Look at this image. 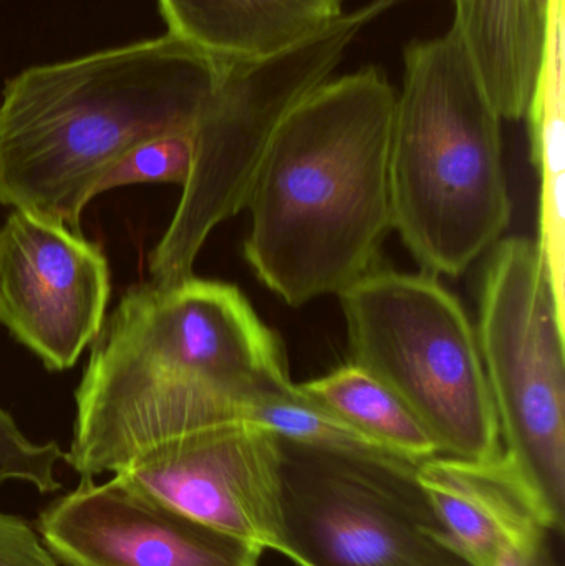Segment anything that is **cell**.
I'll return each instance as SVG.
<instances>
[{
	"label": "cell",
	"instance_id": "1",
	"mask_svg": "<svg viewBox=\"0 0 565 566\" xmlns=\"http://www.w3.org/2000/svg\"><path fill=\"white\" fill-rule=\"evenodd\" d=\"M274 333L231 283L195 277L129 286L92 343L63 461L82 479L115 474L153 448L287 395Z\"/></svg>",
	"mask_w": 565,
	"mask_h": 566
},
{
	"label": "cell",
	"instance_id": "2",
	"mask_svg": "<svg viewBox=\"0 0 565 566\" xmlns=\"http://www.w3.org/2000/svg\"><path fill=\"white\" fill-rule=\"evenodd\" d=\"M397 88L378 65L332 76L275 129L245 209L244 258L282 302L338 295L374 271L391 228Z\"/></svg>",
	"mask_w": 565,
	"mask_h": 566
},
{
	"label": "cell",
	"instance_id": "3",
	"mask_svg": "<svg viewBox=\"0 0 565 566\" xmlns=\"http://www.w3.org/2000/svg\"><path fill=\"white\" fill-rule=\"evenodd\" d=\"M224 69L166 32L17 73L0 99V208L80 231L129 149L195 132Z\"/></svg>",
	"mask_w": 565,
	"mask_h": 566
},
{
	"label": "cell",
	"instance_id": "4",
	"mask_svg": "<svg viewBox=\"0 0 565 566\" xmlns=\"http://www.w3.org/2000/svg\"><path fill=\"white\" fill-rule=\"evenodd\" d=\"M390 196L391 228L431 275L460 277L510 228L503 118L453 29L405 46Z\"/></svg>",
	"mask_w": 565,
	"mask_h": 566
},
{
	"label": "cell",
	"instance_id": "5",
	"mask_svg": "<svg viewBox=\"0 0 565 566\" xmlns=\"http://www.w3.org/2000/svg\"><path fill=\"white\" fill-rule=\"evenodd\" d=\"M352 363L387 386L438 455L488 461L503 452L477 329L435 275L372 271L338 293Z\"/></svg>",
	"mask_w": 565,
	"mask_h": 566
},
{
	"label": "cell",
	"instance_id": "6",
	"mask_svg": "<svg viewBox=\"0 0 565 566\" xmlns=\"http://www.w3.org/2000/svg\"><path fill=\"white\" fill-rule=\"evenodd\" d=\"M405 0H368L299 45L226 66L192 139L195 161L178 209L148 259L153 281L192 275L206 239L248 205L262 156L289 112L335 75L358 36Z\"/></svg>",
	"mask_w": 565,
	"mask_h": 566
},
{
	"label": "cell",
	"instance_id": "7",
	"mask_svg": "<svg viewBox=\"0 0 565 566\" xmlns=\"http://www.w3.org/2000/svg\"><path fill=\"white\" fill-rule=\"evenodd\" d=\"M501 448L541 521L565 517V313L540 245L508 238L491 252L477 329Z\"/></svg>",
	"mask_w": 565,
	"mask_h": 566
},
{
	"label": "cell",
	"instance_id": "8",
	"mask_svg": "<svg viewBox=\"0 0 565 566\" xmlns=\"http://www.w3.org/2000/svg\"><path fill=\"white\" fill-rule=\"evenodd\" d=\"M418 465L380 451L281 441V514L297 566H471L451 547Z\"/></svg>",
	"mask_w": 565,
	"mask_h": 566
},
{
	"label": "cell",
	"instance_id": "9",
	"mask_svg": "<svg viewBox=\"0 0 565 566\" xmlns=\"http://www.w3.org/2000/svg\"><path fill=\"white\" fill-rule=\"evenodd\" d=\"M112 293L102 248L62 222L13 209L0 228V323L49 371L79 361Z\"/></svg>",
	"mask_w": 565,
	"mask_h": 566
},
{
	"label": "cell",
	"instance_id": "10",
	"mask_svg": "<svg viewBox=\"0 0 565 566\" xmlns=\"http://www.w3.org/2000/svg\"><path fill=\"white\" fill-rule=\"evenodd\" d=\"M176 511L287 558L281 514V439L226 422L153 448L115 472Z\"/></svg>",
	"mask_w": 565,
	"mask_h": 566
},
{
	"label": "cell",
	"instance_id": "11",
	"mask_svg": "<svg viewBox=\"0 0 565 566\" xmlns=\"http://www.w3.org/2000/svg\"><path fill=\"white\" fill-rule=\"evenodd\" d=\"M36 534L66 566H261L264 555L119 474L82 479L40 514Z\"/></svg>",
	"mask_w": 565,
	"mask_h": 566
},
{
	"label": "cell",
	"instance_id": "12",
	"mask_svg": "<svg viewBox=\"0 0 565 566\" xmlns=\"http://www.w3.org/2000/svg\"><path fill=\"white\" fill-rule=\"evenodd\" d=\"M417 475L447 541L471 566H490L506 542L546 527L503 452L488 461L435 455Z\"/></svg>",
	"mask_w": 565,
	"mask_h": 566
},
{
	"label": "cell",
	"instance_id": "13",
	"mask_svg": "<svg viewBox=\"0 0 565 566\" xmlns=\"http://www.w3.org/2000/svg\"><path fill=\"white\" fill-rule=\"evenodd\" d=\"M168 33L222 66L272 59L331 25L345 0H158Z\"/></svg>",
	"mask_w": 565,
	"mask_h": 566
},
{
	"label": "cell",
	"instance_id": "14",
	"mask_svg": "<svg viewBox=\"0 0 565 566\" xmlns=\"http://www.w3.org/2000/svg\"><path fill=\"white\" fill-rule=\"evenodd\" d=\"M458 33L501 118H526L543 59L546 19L533 0H453Z\"/></svg>",
	"mask_w": 565,
	"mask_h": 566
},
{
	"label": "cell",
	"instance_id": "15",
	"mask_svg": "<svg viewBox=\"0 0 565 566\" xmlns=\"http://www.w3.org/2000/svg\"><path fill=\"white\" fill-rule=\"evenodd\" d=\"M297 386L312 401L395 458L420 465L438 455L430 436L400 399L355 363Z\"/></svg>",
	"mask_w": 565,
	"mask_h": 566
},
{
	"label": "cell",
	"instance_id": "16",
	"mask_svg": "<svg viewBox=\"0 0 565 566\" xmlns=\"http://www.w3.org/2000/svg\"><path fill=\"white\" fill-rule=\"evenodd\" d=\"M248 421L268 429L281 441L294 444L385 452L337 416L307 398L297 385L287 395L272 396L255 402L249 409Z\"/></svg>",
	"mask_w": 565,
	"mask_h": 566
},
{
	"label": "cell",
	"instance_id": "17",
	"mask_svg": "<svg viewBox=\"0 0 565 566\" xmlns=\"http://www.w3.org/2000/svg\"><path fill=\"white\" fill-rule=\"evenodd\" d=\"M195 132L155 136L129 149L103 179L98 195L142 182H175L185 186L195 161Z\"/></svg>",
	"mask_w": 565,
	"mask_h": 566
},
{
	"label": "cell",
	"instance_id": "18",
	"mask_svg": "<svg viewBox=\"0 0 565 566\" xmlns=\"http://www.w3.org/2000/svg\"><path fill=\"white\" fill-rule=\"evenodd\" d=\"M65 459L59 442L30 441L9 412L0 409V488L7 482L32 485L40 494L62 489L56 468Z\"/></svg>",
	"mask_w": 565,
	"mask_h": 566
},
{
	"label": "cell",
	"instance_id": "19",
	"mask_svg": "<svg viewBox=\"0 0 565 566\" xmlns=\"http://www.w3.org/2000/svg\"><path fill=\"white\" fill-rule=\"evenodd\" d=\"M0 566H60L40 541L35 528L0 512Z\"/></svg>",
	"mask_w": 565,
	"mask_h": 566
},
{
	"label": "cell",
	"instance_id": "20",
	"mask_svg": "<svg viewBox=\"0 0 565 566\" xmlns=\"http://www.w3.org/2000/svg\"><path fill=\"white\" fill-rule=\"evenodd\" d=\"M553 532L534 527L506 542L490 566H563L551 545Z\"/></svg>",
	"mask_w": 565,
	"mask_h": 566
},
{
	"label": "cell",
	"instance_id": "21",
	"mask_svg": "<svg viewBox=\"0 0 565 566\" xmlns=\"http://www.w3.org/2000/svg\"><path fill=\"white\" fill-rule=\"evenodd\" d=\"M551 0H533L534 7H536L537 12L546 19L547 15V7H550Z\"/></svg>",
	"mask_w": 565,
	"mask_h": 566
}]
</instances>
